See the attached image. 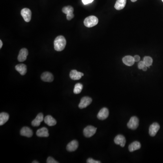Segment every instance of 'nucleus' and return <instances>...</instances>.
<instances>
[{"label":"nucleus","instance_id":"20","mask_svg":"<svg viewBox=\"0 0 163 163\" xmlns=\"http://www.w3.org/2000/svg\"><path fill=\"white\" fill-rule=\"evenodd\" d=\"M44 122L45 123L49 126H55L57 124L56 120L50 115H48L46 116L44 119Z\"/></svg>","mask_w":163,"mask_h":163},{"label":"nucleus","instance_id":"18","mask_svg":"<svg viewBox=\"0 0 163 163\" xmlns=\"http://www.w3.org/2000/svg\"><path fill=\"white\" fill-rule=\"evenodd\" d=\"M122 61L125 65L128 66H131L135 62L134 57H133L132 56H130V55L124 57L122 58Z\"/></svg>","mask_w":163,"mask_h":163},{"label":"nucleus","instance_id":"17","mask_svg":"<svg viewBox=\"0 0 163 163\" xmlns=\"http://www.w3.org/2000/svg\"><path fill=\"white\" fill-rule=\"evenodd\" d=\"M15 69L21 75H25L27 72V67L23 63L17 65L15 67Z\"/></svg>","mask_w":163,"mask_h":163},{"label":"nucleus","instance_id":"34","mask_svg":"<svg viewBox=\"0 0 163 163\" xmlns=\"http://www.w3.org/2000/svg\"><path fill=\"white\" fill-rule=\"evenodd\" d=\"M32 163H39V162L37 161H34L33 162H32Z\"/></svg>","mask_w":163,"mask_h":163},{"label":"nucleus","instance_id":"14","mask_svg":"<svg viewBox=\"0 0 163 163\" xmlns=\"http://www.w3.org/2000/svg\"><path fill=\"white\" fill-rule=\"evenodd\" d=\"M44 120V115L42 113H40L38 114L36 118L32 120L31 124L33 127H39L41 124V122Z\"/></svg>","mask_w":163,"mask_h":163},{"label":"nucleus","instance_id":"11","mask_svg":"<svg viewBox=\"0 0 163 163\" xmlns=\"http://www.w3.org/2000/svg\"><path fill=\"white\" fill-rule=\"evenodd\" d=\"M84 75L83 73L78 72L76 70H72L70 73V78L74 80H78Z\"/></svg>","mask_w":163,"mask_h":163},{"label":"nucleus","instance_id":"1","mask_svg":"<svg viewBox=\"0 0 163 163\" xmlns=\"http://www.w3.org/2000/svg\"><path fill=\"white\" fill-rule=\"evenodd\" d=\"M66 45V41L63 36H58L54 41V48L56 51H61L65 49Z\"/></svg>","mask_w":163,"mask_h":163},{"label":"nucleus","instance_id":"24","mask_svg":"<svg viewBox=\"0 0 163 163\" xmlns=\"http://www.w3.org/2000/svg\"><path fill=\"white\" fill-rule=\"evenodd\" d=\"M83 88V86L81 83H78L75 84L74 90V94H80L82 91Z\"/></svg>","mask_w":163,"mask_h":163},{"label":"nucleus","instance_id":"6","mask_svg":"<svg viewBox=\"0 0 163 163\" xmlns=\"http://www.w3.org/2000/svg\"><path fill=\"white\" fill-rule=\"evenodd\" d=\"M91 102H92V99L90 97H83L81 99L80 103L78 105V107L80 109L86 108L91 103Z\"/></svg>","mask_w":163,"mask_h":163},{"label":"nucleus","instance_id":"19","mask_svg":"<svg viewBox=\"0 0 163 163\" xmlns=\"http://www.w3.org/2000/svg\"><path fill=\"white\" fill-rule=\"evenodd\" d=\"M36 135L39 137H47L49 136V131L46 127H42L37 130Z\"/></svg>","mask_w":163,"mask_h":163},{"label":"nucleus","instance_id":"25","mask_svg":"<svg viewBox=\"0 0 163 163\" xmlns=\"http://www.w3.org/2000/svg\"><path fill=\"white\" fill-rule=\"evenodd\" d=\"M143 61L146 66L148 68H150V67L151 65L153 63V59L150 56H145L144 58Z\"/></svg>","mask_w":163,"mask_h":163},{"label":"nucleus","instance_id":"12","mask_svg":"<svg viewBox=\"0 0 163 163\" xmlns=\"http://www.w3.org/2000/svg\"><path fill=\"white\" fill-rule=\"evenodd\" d=\"M41 78L44 82H52L54 80V76L50 72H45L42 74Z\"/></svg>","mask_w":163,"mask_h":163},{"label":"nucleus","instance_id":"30","mask_svg":"<svg viewBox=\"0 0 163 163\" xmlns=\"http://www.w3.org/2000/svg\"><path fill=\"white\" fill-rule=\"evenodd\" d=\"M134 60L135 62H139L140 60V58L139 55H136L134 57Z\"/></svg>","mask_w":163,"mask_h":163},{"label":"nucleus","instance_id":"22","mask_svg":"<svg viewBox=\"0 0 163 163\" xmlns=\"http://www.w3.org/2000/svg\"><path fill=\"white\" fill-rule=\"evenodd\" d=\"M141 147V144L138 141H134L129 145V150L130 152H133L139 150Z\"/></svg>","mask_w":163,"mask_h":163},{"label":"nucleus","instance_id":"32","mask_svg":"<svg viewBox=\"0 0 163 163\" xmlns=\"http://www.w3.org/2000/svg\"><path fill=\"white\" fill-rule=\"evenodd\" d=\"M2 45H3V43H2V41L1 40H0V49L2 48Z\"/></svg>","mask_w":163,"mask_h":163},{"label":"nucleus","instance_id":"8","mask_svg":"<svg viewBox=\"0 0 163 163\" xmlns=\"http://www.w3.org/2000/svg\"><path fill=\"white\" fill-rule=\"evenodd\" d=\"M108 116H109V111L108 109L106 107H103L99 111L97 115V118L100 120H104L108 118Z\"/></svg>","mask_w":163,"mask_h":163},{"label":"nucleus","instance_id":"13","mask_svg":"<svg viewBox=\"0 0 163 163\" xmlns=\"http://www.w3.org/2000/svg\"><path fill=\"white\" fill-rule=\"evenodd\" d=\"M114 142L116 144H119L120 146L123 147L126 144V138L123 135H119L115 138Z\"/></svg>","mask_w":163,"mask_h":163},{"label":"nucleus","instance_id":"26","mask_svg":"<svg viewBox=\"0 0 163 163\" xmlns=\"http://www.w3.org/2000/svg\"><path fill=\"white\" fill-rule=\"evenodd\" d=\"M47 163H58V162L57 161H56L55 160L53 159L52 157H49L47 159Z\"/></svg>","mask_w":163,"mask_h":163},{"label":"nucleus","instance_id":"16","mask_svg":"<svg viewBox=\"0 0 163 163\" xmlns=\"http://www.w3.org/2000/svg\"><path fill=\"white\" fill-rule=\"evenodd\" d=\"M78 147V142L76 140H73L67 146V150L70 152L74 151Z\"/></svg>","mask_w":163,"mask_h":163},{"label":"nucleus","instance_id":"9","mask_svg":"<svg viewBox=\"0 0 163 163\" xmlns=\"http://www.w3.org/2000/svg\"><path fill=\"white\" fill-rule=\"evenodd\" d=\"M160 128L159 124L156 122L152 124L149 128V134L151 136H155Z\"/></svg>","mask_w":163,"mask_h":163},{"label":"nucleus","instance_id":"15","mask_svg":"<svg viewBox=\"0 0 163 163\" xmlns=\"http://www.w3.org/2000/svg\"><path fill=\"white\" fill-rule=\"evenodd\" d=\"M20 134L22 136H26L27 137H31L33 135V131L31 129L28 127H23L21 129Z\"/></svg>","mask_w":163,"mask_h":163},{"label":"nucleus","instance_id":"10","mask_svg":"<svg viewBox=\"0 0 163 163\" xmlns=\"http://www.w3.org/2000/svg\"><path fill=\"white\" fill-rule=\"evenodd\" d=\"M28 55V50L25 48H23L19 52V55L18 56V60L20 62L25 61L27 58Z\"/></svg>","mask_w":163,"mask_h":163},{"label":"nucleus","instance_id":"27","mask_svg":"<svg viewBox=\"0 0 163 163\" xmlns=\"http://www.w3.org/2000/svg\"><path fill=\"white\" fill-rule=\"evenodd\" d=\"M145 66H146V65L144 64V62L143 61H141L139 63H138V68H139L140 69H142Z\"/></svg>","mask_w":163,"mask_h":163},{"label":"nucleus","instance_id":"2","mask_svg":"<svg viewBox=\"0 0 163 163\" xmlns=\"http://www.w3.org/2000/svg\"><path fill=\"white\" fill-rule=\"evenodd\" d=\"M98 22V18L95 16H91L87 17L84 21L85 26L87 27H94L97 25Z\"/></svg>","mask_w":163,"mask_h":163},{"label":"nucleus","instance_id":"28","mask_svg":"<svg viewBox=\"0 0 163 163\" xmlns=\"http://www.w3.org/2000/svg\"><path fill=\"white\" fill-rule=\"evenodd\" d=\"M87 163H101V162L99 161L94 160V159L91 158H89L87 159Z\"/></svg>","mask_w":163,"mask_h":163},{"label":"nucleus","instance_id":"35","mask_svg":"<svg viewBox=\"0 0 163 163\" xmlns=\"http://www.w3.org/2000/svg\"><path fill=\"white\" fill-rule=\"evenodd\" d=\"M162 1L163 2V0H162Z\"/></svg>","mask_w":163,"mask_h":163},{"label":"nucleus","instance_id":"7","mask_svg":"<svg viewBox=\"0 0 163 163\" xmlns=\"http://www.w3.org/2000/svg\"><path fill=\"white\" fill-rule=\"evenodd\" d=\"M21 15L25 21L29 22L31 19V12L29 9L25 8L21 11Z\"/></svg>","mask_w":163,"mask_h":163},{"label":"nucleus","instance_id":"29","mask_svg":"<svg viewBox=\"0 0 163 163\" xmlns=\"http://www.w3.org/2000/svg\"><path fill=\"white\" fill-rule=\"evenodd\" d=\"M94 1V0H82V2L84 5H87L93 2Z\"/></svg>","mask_w":163,"mask_h":163},{"label":"nucleus","instance_id":"5","mask_svg":"<svg viewBox=\"0 0 163 163\" xmlns=\"http://www.w3.org/2000/svg\"><path fill=\"white\" fill-rule=\"evenodd\" d=\"M139 120L136 116H132L127 123V127L129 129L135 130L139 126Z\"/></svg>","mask_w":163,"mask_h":163},{"label":"nucleus","instance_id":"23","mask_svg":"<svg viewBox=\"0 0 163 163\" xmlns=\"http://www.w3.org/2000/svg\"><path fill=\"white\" fill-rule=\"evenodd\" d=\"M9 119V115L6 112H1L0 114V126H2L8 122Z\"/></svg>","mask_w":163,"mask_h":163},{"label":"nucleus","instance_id":"21","mask_svg":"<svg viewBox=\"0 0 163 163\" xmlns=\"http://www.w3.org/2000/svg\"><path fill=\"white\" fill-rule=\"evenodd\" d=\"M127 0H117L115 5V8L117 10L123 9L126 6Z\"/></svg>","mask_w":163,"mask_h":163},{"label":"nucleus","instance_id":"3","mask_svg":"<svg viewBox=\"0 0 163 163\" xmlns=\"http://www.w3.org/2000/svg\"><path fill=\"white\" fill-rule=\"evenodd\" d=\"M74 11V8L70 6H65L62 9L63 12L66 14L67 19L68 21H70L72 20L74 17V15L73 14Z\"/></svg>","mask_w":163,"mask_h":163},{"label":"nucleus","instance_id":"31","mask_svg":"<svg viewBox=\"0 0 163 163\" xmlns=\"http://www.w3.org/2000/svg\"><path fill=\"white\" fill-rule=\"evenodd\" d=\"M147 67L146 66H145L143 68L142 70L144 71H146L147 70Z\"/></svg>","mask_w":163,"mask_h":163},{"label":"nucleus","instance_id":"33","mask_svg":"<svg viewBox=\"0 0 163 163\" xmlns=\"http://www.w3.org/2000/svg\"><path fill=\"white\" fill-rule=\"evenodd\" d=\"M137 0H131V1H132V2H135V1H137Z\"/></svg>","mask_w":163,"mask_h":163},{"label":"nucleus","instance_id":"4","mask_svg":"<svg viewBox=\"0 0 163 163\" xmlns=\"http://www.w3.org/2000/svg\"><path fill=\"white\" fill-rule=\"evenodd\" d=\"M97 131V128L91 126H88L83 130V134L85 137L89 138L91 137L95 134Z\"/></svg>","mask_w":163,"mask_h":163}]
</instances>
